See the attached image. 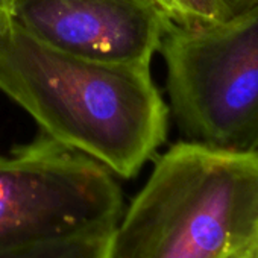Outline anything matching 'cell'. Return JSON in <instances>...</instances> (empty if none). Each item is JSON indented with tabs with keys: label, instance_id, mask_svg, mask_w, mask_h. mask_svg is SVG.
Masks as SVG:
<instances>
[{
	"label": "cell",
	"instance_id": "cell-7",
	"mask_svg": "<svg viewBox=\"0 0 258 258\" xmlns=\"http://www.w3.org/2000/svg\"><path fill=\"white\" fill-rule=\"evenodd\" d=\"M258 0H175V25L184 28H205L223 23L243 14Z\"/></svg>",
	"mask_w": 258,
	"mask_h": 258
},
{
	"label": "cell",
	"instance_id": "cell-4",
	"mask_svg": "<svg viewBox=\"0 0 258 258\" xmlns=\"http://www.w3.org/2000/svg\"><path fill=\"white\" fill-rule=\"evenodd\" d=\"M123 208L108 169L46 136L0 154V247L112 228Z\"/></svg>",
	"mask_w": 258,
	"mask_h": 258
},
{
	"label": "cell",
	"instance_id": "cell-8",
	"mask_svg": "<svg viewBox=\"0 0 258 258\" xmlns=\"http://www.w3.org/2000/svg\"><path fill=\"white\" fill-rule=\"evenodd\" d=\"M225 258H258V238L250 241L249 244L240 247L238 250L229 253Z\"/></svg>",
	"mask_w": 258,
	"mask_h": 258
},
{
	"label": "cell",
	"instance_id": "cell-9",
	"mask_svg": "<svg viewBox=\"0 0 258 258\" xmlns=\"http://www.w3.org/2000/svg\"><path fill=\"white\" fill-rule=\"evenodd\" d=\"M10 25H11V20H10L8 0H0V35L7 31Z\"/></svg>",
	"mask_w": 258,
	"mask_h": 258
},
{
	"label": "cell",
	"instance_id": "cell-1",
	"mask_svg": "<svg viewBox=\"0 0 258 258\" xmlns=\"http://www.w3.org/2000/svg\"><path fill=\"white\" fill-rule=\"evenodd\" d=\"M0 91L43 136L131 179L167 139L169 105L151 66L88 59L40 43L13 23L0 35Z\"/></svg>",
	"mask_w": 258,
	"mask_h": 258
},
{
	"label": "cell",
	"instance_id": "cell-5",
	"mask_svg": "<svg viewBox=\"0 0 258 258\" xmlns=\"http://www.w3.org/2000/svg\"><path fill=\"white\" fill-rule=\"evenodd\" d=\"M11 23L56 50L151 66L175 25L155 0H8Z\"/></svg>",
	"mask_w": 258,
	"mask_h": 258
},
{
	"label": "cell",
	"instance_id": "cell-3",
	"mask_svg": "<svg viewBox=\"0 0 258 258\" xmlns=\"http://www.w3.org/2000/svg\"><path fill=\"white\" fill-rule=\"evenodd\" d=\"M160 52L182 140L258 152V4L214 26L173 25Z\"/></svg>",
	"mask_w": 258,
	"mask_h": 258
},
{
	"label": "cell",
	"instance_id": "cell-6",
	"mask_svg": "<svg viewBox=\"0 0 258 258\" xmlns=\"http://www.w3.org/2000/svg\"><path fill=\"white\" fill-rule=\"evenodd\" d=\"M112 228L73 231L0 247V258H111Z\"/></svg>",
	"mask_w": 258,
	"mask_h": 258
},
{
	"label": "cell",
	"instance_id": "cell-10",
	"mask_svg": "<svg viewBox=\"0 0 258 258\" xmlns=\"http://www.w3.org/2000/svg\"><path fill=\"white\" fill-rule=\"evenodd\" d=\"M155 2L167 13V16L172 19L175 23V16H176V8H175V0H155Z\"/></svg>",
	"mask_w": 258,
	"mask_h": 258
},
{
	"label": "cell",
	"instance_id": "cell-2",
	"mask_svg": "<svg viewBox=\"0 0 258 258\" xmlns=\"http://www.w3.org/2000/svg\"><path fill=\"white\" fill-rule=\"evenodd\" d=\"M258 238V152L181 140L123 208L111 258H225Z\"/></svg>",
	"mask_w": 258,
	"mask_h": 258
}]
</instances>
